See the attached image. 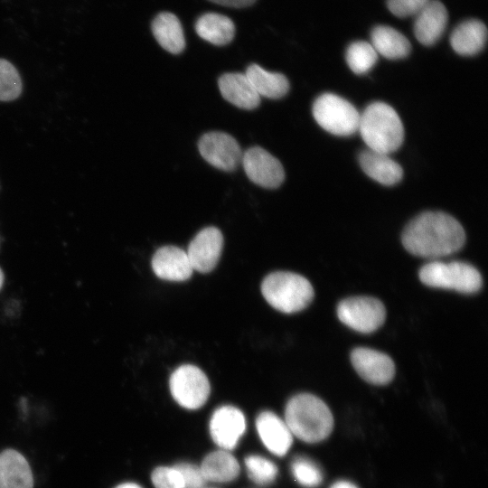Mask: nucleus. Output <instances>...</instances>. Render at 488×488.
I'll list each match as a JSON object with an SVG mask.
<instances>
[{"label": "nucleus", "instance_id": "nucleus-1", "mask_svg": "<svg viewBox=\"0 0 488 488\" xmlns=\"http://www.w3.org/2000/svg\"><path fill=\"white\" fill-rule=\"evenodd\" d=\"M401 239L410 254L435 260L460 250L465 242V233L453 216L425 211L405 227Z\"/></svg>", "mask_w": 488, "mask_h": 488}, {"label": "nucleus", "instance_id": "nucleus-2", "mask_svg": "<svg viewBox=\"0 0 488 488\" xmlns=\"http://www.w3.org/2000/svg\"><path fill=\"white\" fill-rule=\"evenodd\" d=\"M285 422L293 436L306 443L323 441L333 427V418L328 406L309 393L297 394L288 400Z\"/></svg>", "mask_w": 488, "mask_h": 488}, {"label": "nucleus", "instance_id": "nucleus-3", "mask_svg": "<svg viewBox=\"0 0 488 488\" xmlns=\"http://www.w3.org/2000/svg\"><path fill=\"white\" fill-rule=\"evenodd\" d=\"M358 131L368 149L389 155L404 139V128L395 109L384 102H373L360 113Z\"/></svg>", "mask_w": 488, "mask_h": 488}, {"label": "nucleus", "instance_id": "nucleus-4", "mask_svg": "<svg viewBox=\"0 0 488 488\" xmlns=\"http://www.w3.org/2000/svg\"><path fill=\"white\" fill-rule=\"evenodd\" d=\"M261 292L272 307L285 314L302 311L314 298V288L309 280L287 271L267 275L261 284Z\"/></svg>", "mask_w": 488, "mask_h": 488}, {"label": "nucleus", "instance_id": "nucleus-5", "mask_svg": "<svg viewBox=\"0 0 488 488\" xmlns=\"http://www.w3.org/2000/svg\"><path fill=\"white\" fill-rule=\"evenodd\" d=\"M418 277L427 286L451 289L463 294L476 293L483 285L478 269L460 260H432L419 269Z\"/></svg>", "mask_w": 488, "mask_h": 488}, {"label": "nucleus", "instance_id": "nucleus-6", "mask_svg": "<svg viewBox=\"0 0 488 488\" xmlns=\"http://www.w3.org/2000/svg\"><path fill=\"white\" fill-rule=\"evenodd\" d=\"M313 116L327 132L349 136L358 131L360 112L345 99L333 93H324L314 102Z\"/></svg>", "mask_w": 488, "mask_h": 488}, {"label": "nucleus", "instance_id": "nucleus-7", "mask_svg": "<svg viewBox=\"0 0 488 488\" xmlns=\"http://www.w3.org/2000/svg\"><path fill=\"white\" fill-rule=\"evenodd\" d=\"M339 320L349 328L371 333L379 329L386 318L384 305L371 296H352L342 300L337 305Z\"/></svg>", "mask_w": 488, "mask_h": 488}, {"label": "nucleus", "instance_id": "nucleus-8", "mask_svg": "<svg viewBox=\"0 0 488 488\" xmlns=\"http://www.w3.org/2000/svg\"><path fill=\"white\" fill-rule=\"evenodd\" d=\"M169 385L174 400L188 409L202 407L211 391L207 376L201 369L191 364L178 367L172 373Z\"/></svg>", "mask_w": 488, "mask_h": 488}, {"label": "nucleus", "instance_id": "nucleus-9", "mask_svg": "<svg viewBox=\"0 0 488 488\" xmlns=\"http://www.w3.org/2000/svg\"><path fill=\"white\" fill-rule=\"evenodd\" d=\"M202 156L214 167L230 172L241 163L242 151L237 140L223 132H209L199 140Z\"/></svg>", "mask_w": 488, "mask_h": 488}, {"label": "nucleus", "instance_id": "nucleus-10", "mask_svg": "<svg viewBox=\"0 0 488 488\" xmlns=\"http://www.w3.org/2000/svg\"><path fill=\"white\" fill-rule=\"evenodd\" d=\"M241 163L249 179L261 187L277 188L285 179V171L279 160L262 147L247 149L242 155Z\"/></svg>", "mask_w": 488, "mask_h": 488}, {"label": "nucleus", "instance_id": "nucleus-11", "mask_svg": "<svg viewBox=\"0 0 488 488\" xmlns=\"http://www.w3.org/2000/svg\"><path fill=\"white\" fill-rule=\"evenodd\" d=\"M351 361L356 372L367 382L385 385L395 375L391 358L381 352L367 347H357L351 352Z\"/></svg>", "mask_w": 488, "mask_h": 488}, {"label": "nucleus", "instance_id": "nucleus-12", "mask_svg": "<svg viewBox=\"0 0 488 488\" xmlns=\"http://www.w3.org/2000/svg\"><path fill=\"white\" fill-rule=\"evenodd\" d=\"M223 237L215 227L202 229L192 239L186 251L193 270L201 273L211 272L221 255Z\"/></svg>", "mask_w": 488, "mask_h": 488}, {"label": "nucleus", "instance_id": "nucleus-13", "mask_svg": "<svg viewBox=\"0 0 488 488\" xmlns=\"http://www.w3.org/2000/svg\"><path fill=\"white\" fill-rule=\"evenodd\" d=\"M246 420L243 413L232 406L217 408L210 421L212 440L224 450H232L245 432Z\"/></svg>", "mask_w": 488, "mask_h": 488}, {"label": "nucleus", "instance_id": "nucleus-14", "mask_svg": "<svg viewBox=\"0 0 488 488\" xmlns=\"http://www.w3.org/2000/svg\"><path fill=\"white\" fill-rule=\"evenodd\" d=\"M447 20L446 6L438 0H429L415 15V37L426 46L435 44L445 32Z\"/></svg>", "mask_w": 488, "mask_h": 488}, {"label": "nucleus", "instance_id": "nucleus-15", "mask_svg": "<svg viewBox=\"0 0 488 488\" xmlns=\"http://www.w3.org/2000/svg\"><path fill=\"white\" fill-rule=\"evenodd\" d=\"M152 268L161 279L177 282L189 279L193 272L186 251L175 246L158 249L152 258Z\"/></svg>", "mask_w": 488, "mask_h": 488}, {"label": "nucleus", "instance_id": "nucleus-16", "mask_svg": "<svg viewBox=\"0 0 488 488\" xmlns=\"http://www.w3.org/2000/svg\"><path fill=\"white\" fill-rule=\"evenodd\" d=\"M256 427L265 446L274 455H285L293 443V434L286 423L271 411L258 415Z\"/></svg>", "mask_w": 488, "mask_h": 488}, {"label": "nucleus", "instance_id": "nucleus-17", "mask_svg": "<svg viewBox=\"0 0 488 488\" xmlns=\"http://www.w3.org/2000/svg\"><path fill=\"white\" fill-rule=\"evenodd\" d=\"M359 163L369 177L383 185H395L402 179V167L389 155L365 149L359 155Z\"/></svg>", "mask_w": 488, "mask_h": 488}, {"label": "nucleus", "instance_id": "nucleus-18", "mask_svg": "<svg viewBox=\"0 0 488 488\" xmlns=\"http://www.w3.org/2000/svg\"><path fill=\"white\" fill-rule=\"evenodd\" d=\"M218 85L222 97L239 108L254 109L260 103L259 95L245 74L225 73L220 77Z\"/></svg>", "mask_w": 488, "mask_h": 488}, {"label": "nucleus", "instance_id": "nucleus-19", "mask_svg": "<svg viewBox=\"0 0 488 488\" xmlns=\"http://www.w3.org/2000/svg\"><path fill=\"white\" fill-rule=\"evenodd\" d=\"M33 477L29 463L16 450L0 453V488H33Z\"/></svg>", "mask_w": 488, "mask_h": 488}, {"label": "nucleus", "instance_id": "nucleus-20", "mask_svg": "<svg viewBox=\"0 0 488 488\" xmlns=\"http://www.w3.org/2000/svg\"><path fill=\"white\" fill-rule=\"evenodd\" d=\"M487 29L479 20L470 19L458 24L450 36L453 50L463 56L480 52L486 42Z\"/></svg>", "mask_w": 488, "mask_h": 488}, {"label": "nucleus", "instance_id": "nucleus-21", "mask_svg": "<svg viewBox=\"0 0 488 488\" xmlns=\"http://www.w3.org/2000/svg\"><path fill=\"white\" fill-rule=\"evenodd\" d=\"M151 28L155 40L165 51L174 54L183 51V30L176 15L168 12L160 13L153 20Z\"/></svg>", "mask_w": 488, "mask_h": 488}, {"label": "nucleus", "instance_id": "nucleus-22", "mask_svg": "<svg viewBox=\"0 0 488 488\" xmlns=\"http://www.w3.org/2000/svg\"><path fill=\"white\" fill-rule=\"evenodd\" d=\"M371 44L378 54L389 60L405 58L411 50V44L407 37L387 25L373 28L371 33Z\"/></svg>", "mask_w": 488, "mask_h": 488}, {"label": "nucleus", "instance_id": "nucleus-23", "mask_svg": "<svg viewBox=\"0 0 488 488\" xmlns=\"http://www.w3.org/2000/svg\"><path fill=\"white\" fill-rule=\"evenodd\" d=\"M194 27L201 38L218 46L230 43L235 35V25L232 20L217 13H206L201 15Z\"/></svg>", "mask_w": 488, "mask_h": 488}, {"label": "nucleus", "instance_id": "nucleus-24", "mask_svg": "<svg viewBox=\"0 0 488 488\" xmlns=\"http://www.w3.org/2000/svg\"><path fill=\"white\" fill-rule=\"evenodd\" d=\"M245 75L259 97L277 99L289 90V82L285 75L267 71L256 63L247 68Z\"/></svg>", "mask_w": 488, "mask_h": 488}, {"label": "nucleus", "instance_id": "nucleus-25", "mask_svg": "<svg viewBox=\"0 0 488 488\" xmlns=\"http://www.w3.org/2000/svg\"><path fill=\"white\" fill-rule=\"evenodd\" d=\"M200 467L207 481L216 483H227L236 479L240 470L237 459L226 450L210 453Z\"/></svg>", "mask_w": 488, "mask_h": 488}, {"label": "nucleus", "instance_id": "nucleus-26", "mask_svg": "<svg viewBox=\"0 0 488 488\" xmlns=\"http://www.w3.org/2000/svg\"><path fill=\"white\" fill-rule=\"evenodd\" d=\"M345 58L349 68L354 73L363 74L375 65L378 53L371 42L358 41L349 45Z\"/></svg>", "mask_w": 488, "mask_h": 488}, {"label": "nucleus", "instance_id": "nucleus-27", "mask_svg": "<svg viewBox=\"0 0 488 488\" xmlns=\"http://www.w3.org/2000/svg\"><path fill=\"white\" fill-rule=\"evenodd\" d=\"M291 471L296 481L305 488H315L323 483L320 467L307 457H296L291 464Z\"/></svg>", "mask_w": 488, "mask_h": 488}, {"label": "nucleus", "instance_id": "nucleus-28", "mask_svg": "<svg viewBox=\"0 0 488 488\" xmlns=\"http://www.w3.org/2000/svg\"><path fill=\"white\" fill-rule=\"evenodd\" d=\"M245 465L249 478L258 485H267L275 481L277 467L274 463L259 455H249Z\"/></svg>", "mask_w": 488, "mask_h": 488}, {"label": "nucleus", "instance_id": "nucleus-29", "mask_svg": "<svg viewBox=\"0 0 488 488\" xmlns=\"http://www.w3.org/2000/svg\"><path fill=\"white\" fill-rule=\"evenodd\" d=\"M21 91L22 80L17 70L8 61L0 59V100H13Z\"/></svg>", "mask_w": 488, "mask_h": 488}, {"label": "nucleus", "instance_id": "nucleus-30", "mask_svg": "<svg viewBox=\"0 0 488 488\" xmlns=\"http://www.w3.org/2000/svg\"><path fill=\"white\" fill-rule=\"evenodd\" d=\"M151 480L155 488H184L183 477L174 466L155 468Z\"/></svg>", "mask_w": 488, "mask_h": 488}, {"label": "nucleus", "instance_id": "nucleus-31", "mask_svg": "<svg viewBox=\"0 0 488 488\" xmlns=\"http://www.w3.org/2000/svg\"><path fill=\"white\" fill-rule=\"evenodd\" d=\"M174 467L180 472L184 488H203L207 480L201 467L190 463H179Z\"/></svg>", "mask_w": 488, "mask_h": 488}, {"label": "nucleus", "instance_id": "nucleus-32", "mask_svg": "<svg viewBox=\"0 0 488 488\" xmlns=\"http://www.w3.org/2000/svg\"><path fill=\"white\" fill-rule=\"evenodd\" d=\"M429 0H387L389 10L394 15L404 18L416 15Z\"/></svg>", "mask_w": 488, "mask_h": 488}, {"label": "nucleus", "instance_id": "nucleus-33", "mask_svg": "<svg viewBox=\"0 0 488 488\" xmlns=\"http://www.w3.org/2000/svg\"><path fill=\"white\" fill-rule=\"evenodd\" d=\"M212 3L235 8L248 7L255 3L256 0H209Z\"/></svg>", "mask_w": 488, "mask_h": 488}, {"label": "nucleus", "instance_id": "nucleus-34", "mask_svg": "<svg viewBox=\"0 0 488 488\" xmlns=\"http://www.w3.org/2000/svg\"><path fill=\"white\" fill-rule=\"evenodd\" d=\"M330 488H358L353 483L347 481H339L334 483Z\"/></svg>", "mask_w": 488, "mask_h": 488}, {"label": "nucleus", "instance_id": "nucleus-35", "mask_svg": "<svg viewBox=\"0 0 488 488\" xmlns=\"http://www.w3.org/2000/svg\"><path fill=\"white\" fill-rule=\"evenodd\" d=\"M116 488H142L139 485L134 483H125L122 484H119Z\"/></svg>", "mask_w": 488, "mask_h": 488}, {"label": "nucleus", "instance_id": "nucleus-36", "mask_svg": "<svg viewBox=\"0 0 488 488\" xmlns=\"http://www.w3.org/2000/svg\"><path fill=\"white\" fill-rule=\"evenodd\" d=\"M3 282H4V275L0 268V288L2 287Z\"/></svg>", "mask_w": 488, "mask_h": 488}]
</instances>
